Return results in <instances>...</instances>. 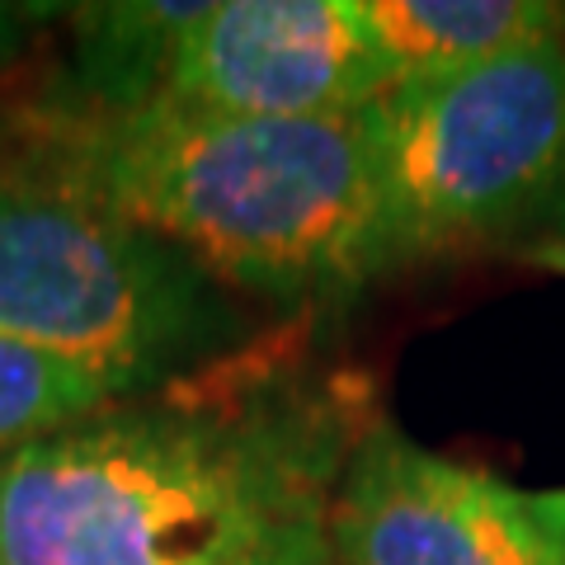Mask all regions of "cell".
<instances>
[{
	"label": "cell",
	"mask_w": 565,
	"mask_h": 565,
	"mask_svg": "<svg viewBox=\"0 0 565 565\" xmlns=\"http://www.w3.org/2000/svg\"><path fill=\"white\" fill-rule=\"evenodd\" d=\"M321 565H334V561H330V556H326V561H321Z\"/></svg>",
	"instance_id": "4fadbf2b"
},
{
	"label": "cell",
	"mask_w": 565,
	"mask_h": 565,
	"mask_svg": "<svg viewBox=\"0 0 565 565\" xmlns=\"http://www.w3.org/2000/svg\"><path fill=\"white\" fill-rule=\"evenodd\" d=\"M396 71L359 0H222L193 6L156 66V95L245 118L363 114Z\"/></svg>",
	"instance_id": "5b68a950"
},
{
	"label": "cell",
	"mask_w": 565,
	"mask_h": 565,
	"mask_svg": "<svg viewBox=\"0 0 565 565\" xmlns=\"http://www.w3.org/2000/svg\"><path fill=\"white\" fill-rule=\"evenodd\" d=\"M184 326L180 278L132 222L52 170L0 174V340L132 392Z\"/></svg>",
	"instance_id": "277c9868"
},
{
	"label": "cell",
	"mask_w": 565,
	"mask_h": 565,
	"mask_svg": "<svg viewBox=\"0 0 565 565\" xmlns=\"http://www.w3.org/2000/svg\"><path fill=\"white\" fill-rule=\"evenodd\" d=\"M52 174L217 278L288 302L392 269L363 114L245 118L147 95L81 122Z\"/></svg>",
	"instance_id": "7a4b0ae2"
},
{
	"label": "cell",
	"mask_w": 565,
	"mask_h": 565,
	"mask_svg": "<svg viewBox=\"0 0 565 565\" xmlns=\"http://www.w3.org/2000/svg\"><path fill=\"white\" fill-rule=\"evenodd\" d=\"M523 259H533L537 269H552V274H565V241H527L523 250H519Z\"/></svg>",
	"instance_id": "30bf717a"
},
{
	"label": "cell",
	"mask_w": 565,
	"mask_h": 565,
	"mask_svg": "<svg viewBox=\"0 0 565 565\" xmlns=\"http://www.w3.org/2000/svg\"><path fill=\"white\" fill-rule=\"evenodd\" d=\"M386 255H457L533 226L565 170V33L405 76L363 109Z\"/></svg>",
	"instance_id": "3957f363"
},
{
	"label": "cell",
	"mask_w": 565,
	"mask_h": 565,
	"mask_svg": "<svg viewBox=\"0 0 565 565\" xmlns=\"http://www.w3.org/2000/svg\"><path fill=\"white\" fill-rule=\"evenodd\" d=\"M353 444L292 396L99 411L0 457V565H321Z\"/></svg>",
	"instance_id": "6da1fadb"
},
{
	"label": "cell",
	"mask_w": 565,
	"mask_h": 565,
	"mask_svg": "<svg viewBox=\"0 0 565 565\" xmlns=\"http://www.w3.org/2000/svg\"><path fill=\"white\" fill-rule=\"evenodd\" d=\"M334 565H565L533 494L411 444L386 419L353 444L330 504Z\"/></svg>",
	"instance_id": "8992f818"
},
{
	"label": "cell",
	"mask_w": 565,
	"mask_h": 565,
	"mask_svg": "<svg viewBox=\"0 0 565 565\" xmlns=\"http://www.w3.org/2000/svg\"><path fill=\"white\" fill-rule=\"evenodd\" d=\"M533 509H537L542 523L552 527L556 537H565V486H561V490H542V494H533Z\"/></svg>",
	"instance_id": "8fae6325"
},
{
	"label": "cell",
	"mask_w": 565,
	"mask_h": 565,
	"mask_svg": "<svg viewBox=\"0 0 565 565\" xmlns=\"http://www.w3.org/2000/svg\"><path fill=\"white\" fill-rule=\"evenodd\" d=\"M396 81L457 71L561 33V6L542 0H359Z\"/></svg>",
	"instance_id": "52a82bcc"
},
{
	"label": "cell",
	"mask_w": 565,
	"mask_h": 565,
	"mask_svg": "<svg viewBox=\"0 0 565 565\" xmlns=\"http://www.w3.org/2000/svg\"><path fill=\"white\" fill-rule=\"evenodd\" d=\"M561 33H565V6H561Z\"/></svg>",
	"instance_id": "7c38bea8"
},
{
	"label": "cell",
	"mask_w": 565,
	"mask_h": 565,
	"mask_svg": "<svg viewBox=\"0 0 565 565\" xmlns=\"http://www.w3.org/2000/svg\"><path fill=\"white\" fill-rule=\"evenodd\" d=\"M118 392L76 363L0 340V457L99 415Z\"/></svg>",
	"instance_id": "ba28073f"
},
{
	"label": "cell",
	"mask_w": 565,
	"mask_h": 565,
	"mask_svg": "<svg viewBox=\"0 0 565 565\" xmlns=\"http://www.w3.org/2000/svg\"><path fill=\"white\" fill-rule=\"evenodd\" d=\"M533 241H565V170H561V180L552 189V199L542 203V212L533 217Z\"/></svg>",
	"instance_id": "9c48e42d"
}]
</instances>
